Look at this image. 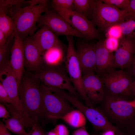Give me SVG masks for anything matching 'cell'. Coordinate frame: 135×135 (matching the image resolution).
I'll return each mask as SVG.
<instances>
[{
  "mask_svg": "<svg viewBox=\"0 0 135 135\" xmlns=\"http://www.w3.org/2000/svg\"><path fill=\"white\" fill-rule=\"evenodd\" d=\"M101 78L106 92L126 97L132 94L131 88L133 81L126 71L115 69Z\"/></svg>",
  "mask_w": 135,
  "mask_h": 135,
  "instance_id": "obj_9",
  "label": "cell"
},
{
  "mask_svg": "<svg viewBox=\"0 0 135 135\" xmlns=\"http://www.w3.org/2000/svg\"><path fill=\"white\" fill-rule=\"evenodd\" d=\"M40 83L48 87L66 90L77 97L80 95L74 87L65 68L60 65L43 68L34 74Z\"/></svg>",
  "mask_w": 135,
  "mask_h": 135,
  "instance_id": "obj_5",
  "label": "cell"
},
{
  "mask_svg": "<svg viewBox=\"0 0 135 135\" xmlns=\"http://www.w3.org/2000/svg\"><path fill=\"white\" fill-rule=\"evenodd\" d=\"M11 117L10 113L5 106L2 103L0 104V118L6 119Z\"/></svg>",
  "mask_w": 135,
  "mask_h": 135,
  "instance_id": "obj_35",
  "label": "cell"
},
{
  "mask_svg": "<svg viewBox=\"0 0 135 135\" xmlns=\"http://www.w3.org/2000/svg\"><path fill=\"white\" fill-rule=\"evenodd\" d=\"M105 47L110 51L115 52L118 48L119 44V40L112 37H107L103 42Z\"/></svg>",
  "mask_w": 135,
  "mask_h": 135,
  "instance_id": "obj_28",
  "label": "cell"
},
{
  "mask_svg": "<svg viewBox=\"0 0 135 135\" xmlns=\"http://www.w3.org/2000/svg\"></svg>",
  "mask_w": 135,
  "mask_h": 135,
  "instance_id": "obj_47",
  "label": "cell"
},
{
  "mask_svg": "<svg viewBox=\"0 0 135 135\" xmlns=\"http://www.w3.org/2000/svg\"><path fill=\"white\" fill-rule=\"evenodd\" d=\"M50 9L49 3L24 7L16 6L9 10L7 14L13 20L16 31L24 40L28 35L34 34L40 16Z\"/></svg>",
  "mask_w": 135,
  "mask_h": 135,
  "instance_id": "obj_3",
  "label": "cell"
},
{
  "mask_svg": "<svg viewBox=\"0 0 135 135\" xmlns=\"http://www.w3.org/2000/svg\"><path fill=\"white\" fill-rule=\"evenodd\" d=\"M0 68V82L9 96L10 104L24 120H27L29 117L20 100L18 92L19 85L9 61H8Z\"/></svg>",
  "mask_w": 135,
  "mask_h": 135,
  "instance_id": "obj_7",
  "label": "cell"
},
{
  "mask_svg": "<svg viewBox=\"0 0 135 135\" xmlns=\"http://www.w3.org/2000/svg\"><path fill=\"white\" fill-rule=\"evenodd\" d=\"M131 90L132 94L135 96V80L133 81L132 83Z\"/></svg>",
  "mask_w": 135,
  "mask_h": 135,
  "instance_id": "obj_43",
  "label": "cell"
},
{
  "mask_svg": "<svg viewBox=\"0 0 135 135\" xmlns=\"http://www.w3.org/2000/svg\"><path fill=\"white\" fill-rule=\"evenodd\" d=\"M43 117L53 119L74 109L64 98L40 83Z\"/></svg>",
  "mask_w": 135,
  "mask_h": 135,
  "instance_id": "obj_8",
  "label": "cell"
},
{
  "mask_svg": "<svg viewBox=\"0 0 135 135\" xmlns=\"http://www.w3.org/2000/svg\"><path fill=\"white\" fill-rule=\"evenodd\" d=\"M129 102L132 107L135 108V100L132 101H129Z\"/></svg>",
  "mask_w": 135,
  "mask_h": 135,
  "instance_id": "obj_45",
  "label": "cell"
},
{
  "mask_svg": "<svg viewBox=\"0 0 135 135\" xmlns=\"http://www.w3.org/2000/svg\"><path fill=\"white\" fill-rule=\"evenodd\" d=\"M118 25L124 36L132 35L135 31V19L128 18Z\"/></svg>",
  "mask_w": 135,
  "mask_h": 135,
  "instance_id": "obj_24",
  "label": "cell"
},
{
  "mask_svg": "<svg viewBox=\"0 0 135 135\" xmlns=\"http://www.w3.org/2000/svg\"><path fill=\"white\" fill-rule=\"evenodd\" d=\"M68 42L67 54L64 62L66 70L76 90L85 102L86 105L94 106L87 97L82 82V74L80 64L74 45L73 36H66Z\"/></svg>",
  "mask_w": 135,
  "mask_h": 135,
  "instance_id": "obj_6",
  "label": "cell"
},
{
  "mask_svg": "<svg viewBox=\"0 0 135 135\" xmlns=\"http://www.w3.org/2000/svg\"><path fill=\"white\" fill-rule=\"evenodd\" d=\"M32 36L42 56L46 51L50 48L61 46L60 42L56 34L46 25L42 26Z\"/></svg>",
  "mask_w": 135,
  "mask_h": 135,
  "instance_id": "obj_18",
  "label": "cell"
},
{
  "mask_svg": "<svg viewBox=\"0 0 135 135\" xmlns=\"http://www.w3.org/2000/svg\"><path fill=\"white\" fill-rule=\"evenodd\" d=\"M38 26H48L56 34L85 38L84 36L73 28L58 12L50 9L40 17Z\"/></svg>",
  "mask_w": 135,
  "mask_h": 135,
  "instance_id": "obj_10",
  "label": "cell"
},
{
  "mask_svg": "<svg viewBox=\"0 0 135 135\" xmlns=\"http://www.w3.org/2000/svg\"><path fill=\"white\" fill-rule=\"evenodd\" d=\"M54 10L59 13L73 28L82 34L85 38L91 40L100 37L98 30L92 22L84 14L73 10L63 9Z\"/></svg>",
  "mask_w": 135,
  "mask_h": 135,
  "instance_id": "obj_11",
  "label": "cell"
},
{
  "mask_svg": "<svg viewBox=\"0 0 135 135\" xmlns=\"http://www.w3.org/2000/svg\"><path fill=\"white\" fill-rule=\"evenodd\" d=\"M82 82L85 92L94 106L100 104L105 94L104 86L100 77L95 73L82 75Z\"/></svg>",
  "mask_w": 135,
  "mask_h": 135,
  "instance_id": "obj_12",
  "label": "cell"
},
{
  "mask_svg": "<svg viewBox=\"0 0 135 135\" xmlns=\"http://www.w3.org/2000/svg\"><path fill=\"white\" fill-rule=\"evenodd\" d=\"M28 3V1L23 0H0V8L8 11L14 6H22L25 4Z\"/></svg>",
  "mask_w": 135,
  "mask_h": 135,
  "instance_id": "obj_26",
  "label": "cell"
},
{
  "mask_svg": "<svg viewBox=\"0 0 135 135\" xmlns=\"http://www.w3.org/2000/svg\"><path fill=\"white\" fill-rule=\"evenodd\" d=\"M126 11L129 18L135 19V0H130L129 5Z\"/></svg>",
  "mask_w": 135,
  "mask_h": 135,
  "instance_id": "obj_36",
  "label": "cell"
},
{
  "mask_svg": "<svg viewBox=\"0 0 135 135\" xmlns=\"http://www.w3.org/2000/svg\"><path fill=\"white\" fill-rule=\"evenodd\" d=\"M114 60L116 68H126L135 52V40L133 34L123 36L119 40L118 47L115 52Z\"/></svg>",
  "mask_w": 135,
  "mask_h": 135,
  "instance_id": "obj_15",
  "label": "cell"
},
{
  "mask_svg": "<svg viewBox=\"0 0 135 135\" xmlns=\"http://www.w3.org/2000/svg\"><path fill=\"white\" fill-rule=\"evenodd\" d=\"M82 75L96 72L95 44L81 42L76 50Z\"/></svg>",
  "mask_w": 135,
  "mask_h": 135,
  "instance_id": "obj_17",
  "label": "cell"
},
{
  "mask_svg": "<svg viewBox=\"0 0 135 135\" xmlns=\"http://www.w3.org/2000/svg\"><path fill=\"white\" fill-rule=\"evenodd\" d=\"M126 98L105 92L98 107L112 124L122 131L135 118V108Z\"/></svg>",
  "mask_w": 135,
  "mask_h": 135,
  "instance_id": "obj_1",
  "label": "cell"
},
{
  "mask_svg": "<svg viewBox=\"0 0 135 135\" xmlns=\"http://www.w3.org/2000/svg\"><path fill=\"white\" fill-rule=\"evenodd\" d=\"M15 28L12 18L6 12L0 11V30L7 39L14 32Z\"/></svg>",
  "mask_w": 135,
  "mask_h": 135,
  "instance_id": "obj_22",
  "label": "cell"
},
{
  "mask_svg": "<svg viewBox=\"0 0 135 135\" xmlns=\"http://www.w3.org/2000/svg\"><path fill=\"white\" fill-rule=\"evenodd\" d=\"M126 68L127 69L126 71L130 74L135 77V52L130 63Z\"/></svg>",
  "mask_w": 135,
  "mask_h": 135,
  "instance_id": "obj_37",
  "label": "cell"
},
{
  "mask_svg": "<svg viewBox=\"0 0 135 135\" xmlns=\"http://www.w3.org/2000/svg\"><path fill=\"white\" fill-rule=\"evenodd\" d=\"M0 135H11L3 122L0 123Z\"/></svg>",
  "mask_w": 135,
  "mask_h": 135,
  "instance_id": "obj_39",
  "label": "cell"
},
{
  "mask_svg": "<svg viewBox=\"0 0 135 135\" xmlns=\"http://www.w3.org/2000/svg\"><path fill=\"white\" fill-rule=\"evenodd\" d=\"M72 135H95L91 134L87 131L85 126L78 128L74 130Z\"/></svg>",
  "mask_w": 135,
  "mask_h": 135,
  "instance_id": "obj_38",
  "label": "cell"
},
{
  "mask_svg": "<svg viewBox=\"0 0 135 135\" xmlns=\"http://www.w3.org/2000/svg\"><path fill=\"white\" fill-rule=\"evenodd\" d=\"M133 36H134V38L135 40V31L133 33Z\"/></svg>",
  "mask_w": 135,
  "mask_h": 135,
  "instance_id": "obj_46",
  "label": "cell"
},
{
  "mask_svg": "<svg viewBox=\"0 0 135 135\" xmlns=\"http://www.w3.org/2000/svg\"><path fill=\"white\" fill-rule=\"evenodd\" d=\"M42 57L43 62L49 66L60 65L65 58L61 46L53 47L48 50Z\"/></svg>",
  "mask_w": 135,
  "mask_h": 135,
  "instance_id": "obj_21",
  "label": "cell"
},
{
  "mask_svg": "<svg viewBox=\"0 0 135 135\" xmlns=\"http://www.w3.org/2000/svg\"><path fill=\"white\" fill-rule=\"evenodd\" d=\"M52 6L54 10L63 9L74 10V0H53Z\"/></svg>",
  "mask_w": 135,
  "mask_h": 135,
  "instance_id": "obj_25",
  "label": "cell"
},
{
  "mask_svg": "<svg viewBox=\"0 0 135 135\" xmlns=\"http://www.w3.org/2000/svg\"><path fill=\"white\" fill-rule=\"evenodd\" d=\"M40 82L34 74L22 77L18 87L22 105L33 122L43 118L42 99Z\"/></svg>",
  "mask_w": 135,
  "mask_h": 135,
  "instance_id": "obj_2",
  "label": "cell"
},
{
  "mask_svg": "<svg viewBox=\"0 0 135 135\" xmlns=\"http://www.w3.org/2000/svg\"><path fill=\"white\" fill-rule=\"evenodd\" d=\"M58 135H69V132L66 127L62 124L57 125L53 129Z\"/></svg>",
  "mask_w": 135,
  "mask_h": 135,
  "instance_id": "obj_33",
  "label": "cell"
},
{
  "mask_svg": "<svg viewBox=\"0 0 135 135\" xmlns=\"http://www.w3.org/2000/svg\"><path fill=\"white\" fill-rule=\"evenodd\" d=\"M38 122L37 120L34 122L29 135H46V134L39 126Z\"/></svg>",
  "mask_w": 135,
  "mask_h": 135,
  "instance_id": "obj_31",
  "label": "cell"
},
{
  "mask_svg": "<svg viewBox=\"0 0 135 135\" xmlns=\"http://www.w3.org/2000/svg\"><path fill=\"white\" fill-rule=\"evenodd\" d=\"M7 39L3 33L0 30V46L4 45L6 43Z\"/></svg>",
  "mask_w": 135,
  "mask_h": 135,
  "instance_id": "obj_42",
  "label": "cell"
},
{
  "mask_svg": "<svg viewBox=\"0 0 135 135\" xmlns=\"http://www.w3.org/2000/svg\"><path fill=\"white\" fill-rule=\"evenodd\" d=\"M124 132L125 135H135V118L126 127Z\"/></svg>",
  "mask_w": 135,
  "mask_h": 135,
  "instance_id": "obj_34",
  "label": "cell"
},
{
  "mask_svg": "<svg viewBox=\"0 0 135 135\" xmlns=\"http://www.w3.org/2000/svg\"><path fill=\"white\" fill-rule=\"evenodd\" d=\"M92 16L93 24L106 31L110 26L124 21L128 14L126 10L98 0H95Z\"/></svg>",
  "mask_w": 135,
  "mask_h": 135,
  "instance_id": "obj_4",
  "label": "cell"
},
{
  "mask_svg": "<svg viewBox=\"0 0 135 135\" xmlns=\"http://www.w3.org/2000/svg\"><path fill=\"white\" fill-rule=\"evenodd\" d=\"M99 135H119L115 131L112 129H107L101 131Z\"/></svg>",
  "mask_w": 135,
  "mask_h": 135,
  "instance_id": "obj_41",
  "label": "cell"
},
{
  "mask_svg": "<svg viewBox=\"0 0 135 135\" xmlns=\"http://www.w3.org/2000/svg\"><path fill=\"white\" fill-rule=\"evenodd\" d=\"M95 52L97 75L101 77L115 70L114 54L105 47L103 42L100 40L95 44Z\"/></svg>",
  "mask_w": 135,
  "mask_h": 135,
  "instance_id": "obj_13",
  "label": "cell"
},
{
  "mask_svg": "<svg viewBox=\"0 0 135 135\" xmlns=\"http://www.w3.org/2000/svg\"><path fill=\"white\" fill-rule=\"evenodd\" d=\"M14 36V34L12 35L7 39L6 44L3 46H0V67L8 61L6 58L8 46Z\"/></svg>",
  "mask_w": 135,
  "mask_h": 135,
  "instance_id": "obj_27",
  "label": "cell"
},
{
  "mask_svg": "<svg viewBox=\"0 0 135 135\" xmlns=\"http://www.w3.org/2000/svg\"><path fill=\"white\" fill-rule=\"evenodd\" d=\"M95 0H74V10L82 14L86 17L92 16Z\"/></svg>",
  "mask_w": 135,
  "mask_h": 135,
  "instance_id": "obj_23",
  "label": "cell"
},
{
  "mask_svg": "<svg viewBox=\"0 0 135 135\" xmlns=\"http://www.w3.org/2000/svg\"><path fill=\"white\" fill-rule=\"evenodd\" d=\"M23 45L24 66L29 71L38 72L43 68L42 54L32 36L23 40Z\"/></svg>",
  "mask_w": 135,
  "mask_h": 135,
  "instance_id": "obj_14",
  "label": "cell"
},
{
  "mask_svg": "<svg viewBox=\"0 0 135 135\" xmlns=\"http://www.w3.org/2000/svg\"><path fill=\"white\" fill-rule=\"evenodd\" d=\"M46 135H58V134L53 130L47 132Z\"/></svg>",
  "mask_w": 135,
  "mask_h": 135,
  "instance_id": "obj_44",
  "label": "cell"
},
{
  "mask_svg": "<svg viewBox=\"0 0 135 135\" xmlns=\"http://www.w3.org/2000/svg\"><path fill=\"white\" fill-rule=\"evenodd\" d=\"M103 2L114 6L120 9L126 11L130 0H101Z\"/></svg>",
  "mask_w": 135,
  "mask_h": 135,
  "instance_id": "obj_29",
  "label": "cell"
},
{
  "mask_svg": "<svg viewBox=\"0 0 135 135\" xmlns=\"http://www.w3.org/2000/svg\"><path fill=\"white\" fill-rule=\"evenodd\" d=\"M9 112L11 117L7 119H3V121L7 128L12 133L18 135H29L25 128L27 125L22 118L15 110L10 104L2 103Z\"/></svg>",
  "mask_w": 135,
  "mask_h": 135,
  "instance_id": "obj_19",
  "label": "cell"
},
{
  "mask_svg": "<svg viewBox=\"0 0 135 135\" xmlns=\"http://www.w3.org/2000/svg\"><path fill=\"white\" fill-rule=\"evenodd\" d=\"M106 31L107 32L106 35L107 37H112L120 40L124 36L118 24L110 26Z\"/></svg>",
  "mask_w": 135,
  "mask_h": 135,
  "instance_id": "obj_30",
  "label": "cell"
},
{
  "mask_svg": "<svg viewBox=\"0 0 135 135\" xmlns=\"http://www.w3.org/2000/svg\"><path fill=\"white\" fill-rule=\"evenodd\" d=\"M86 119L81 111L78 109H73L64 115L55 117L53 119L62 120L71 126L78 128L85 126Z\"/></svg>",
  "mask_w": 135,
  "mask_h": 135,
  "instance_id": "obj_20",
  "label": "cell"
},
{
  "mask_svg": "<svg viewBox=\"0 0 135 135\" xmlns=\"http://www.w3.org/2000/svg\"><path fill=\"white\" fill-rule=\"evenodd\" d=\"M0 101L2 103L10 104L11 101L9 96L2 84L0 82Z\"/></svg>",
  "mask_w": 135,
  "mask_h": 135,
  "instance_id": "obj_32",
  "label": "cell"
},
{
  "mask_svg": "<svg viewBox=\"0 0 135 135\" xmlns=\"http://www.w3.org/2000/svg\"><path fill=\"white\" fill-rule=\"evenodd\" d=\"M29 5H35L49 3V0H32L28 1Z\"/></svg>",
  "mask_w": 135,
  "mask_h": 135,
  "instance_id": "obj_40",
  "label": "cell"
},
{
  "mask_svg": "<svg viewBox=\"0 0 135 135\" xmlns=\"http://www.w3.org/2000/svg\"><path fill=\"white\" fill-rule=\"evenodd\" d=\"M14 38L9 61L19 85L23 76L24 56L23 40L18 33L16 28Z\"/></svg>",
  "mask_w": 135,
  "mask_h": 135,
  "instance_id": "obj_16",
  "label": "cell"
}]
</instances>
